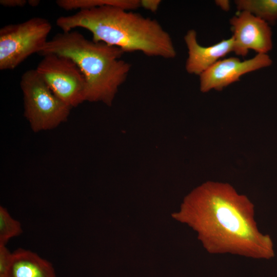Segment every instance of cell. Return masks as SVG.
<instances>
[{
  "label": "cell",
  "instance_id": "1",
  "mask_svg": "<svg viewBox=\"0 0 277 277\" xmlns=\"http://www.w3.org/2000/svg\"><path fill=\"white\" fill-rule=\"evenodd\" d=\"M254 214V204L230 184L208 181L187 196L179 217L198 231L210 253L271 259L273 241L259 231Z\"/></svg>",
  "mask_w": 277,
  "mask_h": 277
},
{
  "label": "cell",
  "instance_id": "3",
  "mask_svg": "<svg viewBox=\"0 0 277 277\" xmlns=\"http://www.w3.org/2000/svg\"><path fill=\"white\" fill-rule=\"evenodd\" d=\"M69 57L86 81L85 101L112 104L119 87L126 81L131 64L121 59L119 48L86 38L76 31L63 32L48 40L38 53Z\"/></svg>",
  "mask_w": 277,
  "mask_h": 277
},
{
  "label": "cell",
  "instance_id": "6",
  "mask_svg": "<svg viewBox=\"0 0 277 277\" xmlns=\"http://www.w3.org/2000/svg\"><path fill=\"white\" fill-rule=\"evenodd\" d=\"M35 69L52 91L72 108L85 101V77L69 57L45 55Z\"/></svg>",
  "mask_w": 277,
  "mask_h": 277
},
{
  "label": "cell",
  "instance_id": "5",
  "mask_svg": "<svg viewBox=\"0 0 277 277\" xmlns=\"http://www.w3.org/2000/svg\"><path fill=\"white\" fill-rule=\"evenodd\" d=\"M52 29L50 22L34 17L0 29V69L13 70L27 57L38 53L48 41Z\"/></svg>",
  "mask_w": 277,
  "mask_h": 277
},
{
  "label": "cell",
  "instance_id": "16",
  "mask_svg": "<svg viewBox=\"0 0 277 277\" xmlns=\"http://www.w3.org/2000/svg\"><path fill=\"white\" fill-rule=\"evenodd\" d=\"M28 4L26 0H1L0 4L6 7H23Z\"/></svg>",
  "mask_w": 277,
  "mask_h": 277
},
{
  "label": "cell",
  "instance_id": "12",
  "mask_svg": "<svg viewBox=\"0 0 277 277\" xmlns=\"http://www.w3.org/2000/svg\"><path fill=\"white\" fill-rule=\"evenodd\" d=\"M234 3L239 11H247L269 24L277 20V0H235Z\"/></svg>",
  "mask_w": 277,
  "mask_h": 277
},
{
  "label": "cell",
  "instance_id": "2",
  "mask_svg": "<svg viewBox=\"0 0 277 277\" xmlns=\"http://www.w3.org/2000/svg\"><path fill=\"white\" fill-rule=\"evenodd\" d=\"M56 24L63 32L85 29L91 33L92 41L118 47L124 53L141 52L165 59L176 55L170 35L156 20L120 7L106 5L81 10L58 17Z\"/></svg>",
  "mask_w": 277,
  "mask_h": 277
},
{
  "label": "cell",
  "instance_id": "4",
  "mask_svg": "<svg viewBox=\"0 0 277 277\" xmlns=\"http://www.w3.org/2000/svg\"><path fill=\"white\" fill-rule=\"evenodd\" d=\"M20 86L24 115L33 132L53 129L68 120L72 108L52 91L36 69L23 74Z\"/></svg>",
  "mask_w": 277,
  "mask_h": 277
},
{
  "label": "cell",
  "instance_id": "15",
  "mask_svg": "<svg viewBox=\"0 0 277 277\" xmlns=\"http://www.w3.org/2000/svg\"><path fill=\"white\" fill-rule=\"evenodd\" d=\"M161 3L160 0H140V6L152 12H156Z\"/></svg>",
  "mask_w": 277,
  "mask_h": 277
},
{
  "label": "cell",
  "instance_id": "13",
  "mask_svg": "<svg viewBox=\"0 0 277 277\" xmlns=\"http://www.w3.org/2000/svg\"><path fill=\"white\" fill-rule=\"evenodd\" d=\"M23 232L20 223L10 215L7 210L0 207V244H6L11 238Z\"/></svg>",
  "mask_w": 277,
  "mask_h": 277
},
{
  "label": "cell",
  "instance_id": "8",
  "mask_svg": "<svg viewBox=\"0 0 277 277\" xmlns=\"http://www.w3.org/2000/svg\"><path fill=\"white\" fill-rule=\"evenodd\" d=\"M272 63L267 54H257L243 61L235 57L220 60L199 75L200 90L204 93L212 89L221 91L239 81L242 75L267 67Z\"/></svg>",
  "mask_w": 277,
  "mask_h": 277
},
{
  "label": "cell",
  "instance_id": "10",
  "mask_svg": "<svg viewBox=\"0 0 277 277\" xmlns=\"http://www.w3.org/2000/svg\"><path fill=\"white\" fill-rule=\"evenodd\" d=\"M4 277H57L52 264L36 253L19 248L12 253Z\"/></svg>",
  "mask_w": 277,
  "mask_h": 277
},
{
  "label": "cell",
  "instance_id": "9",
  "mask_svg": "<svg viewBox=\"0 0 277 277\" xmlns=\"http://www.w3.org/2000/svg\"><path fill=\"white\" fill-rule=\"evenodd\" d=\"M184 41L188 55L185 69L190 74L201 75L222 57L233 51L232 36L213 45L204 47L199 44L196 31L191 29L187 32Z\"/></svg>",
  "mask_w": 277,
  "mask_h": 277
},
{
  "label": "cell",
  "instance_id": "14",
  "mask_svg": "<svg viewBox=\"0 0 277 277\" xmlns=\"http://www.w3.org/2000/svg\"><path fill=\"white\" fill-rule=\"evenodd\" d=\"M12 256L5 244H0V277H4L10 264Z\"/></svg>",
  "mask_w": 277,
  "mask_h": 277
},
{
  "label": "cell",
  "instance_id": "11",
  "mask_svg": "<svg viewBox=\"0 0 277 277\" xmlns=\"http://www.w3.org/2000/svg\"><path fill=\"white\" fill-rule=\"evenodd\" d=\"M57 5L67 11L85 10L106 5L133 11L140 7V0H58Z\"/></svg>",
  "mask_w": 277,
  "mask_h": 277
},
{
  "label": "cell",
  "instance_id": "7",
  "mask_svg": "<svg viewBox=\"0 0 277 277\" xmlns=\"http://www.w3.org/2000/svg\"><path fill=\"white\" fill-rule=\"evenodd\" d=\"M233 32V52L246 56L249 49L258 54H267L272 48V31L265 21L245 11L229 21Z\"/></svg>",
  "mask_w": 277,
  "mask_h": 277
},
{
  "label": "cell",
  "instance_id": "18",
  "mask_svg": "<svg viewBox=\"0 0 277 277\" xmlns=\"http://www.w3.org/2000/svg\"><path fill=\"white\" fill-rule=\"evenodd\" d=\"M40 1L38 0H29L28 1V4L31 6L36 7L39 4Z\"/></svg>",
  "mask_w": 277,
  "mask_h": 277
},
{
  "label": "cell",
  "instance_id": "17",
  "mask_svg": "<svg viewBox=\"0 0 277 277\" xmlns=\"http://www.w3.org/2000/svg\"><path fill=\"white\" fill-rule=\"evenodd\" d=\"M216 4L224 11H228L230 9V2L227 0L215 1Z\"/></svg>",
  "mask_w": 277,
  "mask_h": 277
}]
</instances>
